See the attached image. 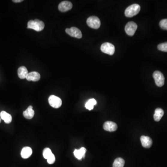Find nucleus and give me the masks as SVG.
I'll use <instances>...</instances> for the list:
<instances>
[{
	"instance_id": "1",
	"label": "nucleus",
	"mask_w": 167,
	"mask_h": 167,
	"mask_svg": "<svg viewBox=\"0 0 167 167\" xmlns=\"http://www.w3.org/2000/svg\"><path fill=\"white\" fill-rule=\"evenodd\" d=\"M45 27L44 23L39 19L30 20L28 22V28L32 29L37 32L42 31Z\"/></svg>"
},
{
	"instance_id": "2",
	"label": "nucleus",
	"mask_w": 167,
	"mask_h": 167,
	"mask_svg": "<svg viewBox=\"0 0 167 167\" xmlns=\"http://www.w3.org/2000/svg\"><path fill=\"white\" fill-rule=\"evenodd\" d=\"M140 6L139 4H132L125 9L124 13L127 17H132L137 15L140 11Z\"/></svg>"
},
{
	"instance_id": "3",
	"label": "nucleus",
	"mask_w": 167,
	"mask_h": 167,
	"mask_svg": "<svg viewBox=\"0 0 167 167\" xmlns=\"http://www.w3.org/2000/svg\"><path fill=\"white\" fill-rule=\"evenodd\" d=\"M86 22L87 25L91 28L98 29L100 27L101 22L100 19L95 16H91L88 18Z\"/></svg>"
},
{
	"instance_id": "4",
	"label": "nucleus",
	"mask_w": 167,
	"mask_h": 167,
	"mask_svg": "<svg viewBox=\"0 0 167 167\" xmlns=\"http://www.w3.org/2000/svg\"><path fill=\"white\" fill-rule=\"evenodd\" d=\"M100 49L102 52L110 55H112L115 52V46L109 42L103 43L101 46Z\"/></svg>"
},
{
	"instance_id": "5",
	"label": "nucleus",
	"mask_w": 167,
	"mask_h": 167,
	"mask_svg": "<svg viewBox=\"0 0 167 167\" xmlns=\"http://www.w3.org/2000/svg\"><path fill=\"white\" fill-rule=\"evenodd\" d=\"M153 77L157 86L162 87L164 84V78L163 74L158 71H156L153 73Z\"/></svg>"
},
{
	"instance_id": "6",
	"label": "nucleus",
	"mask_w": 167,
	"mask_h": 167,
	"mask_svg": "<svg viewBox=\"0 0 167 167\" xmlns=\"http://www.w3.org/2000/svg\"><path fill=\"white\" fill-rule=\"evenodd\" d=\"M137 28V25L135 22H130L127 23L125 27L126 34L129 36H133Z\"/></svg>"
},
{
	"instance_id": "7",
	"label": "nucleus",
	"mask_w": 167,
	"mask_h": 167,
	"mask_svg": "<svg viewBox=\"0 0 167 167\" xmlns=\"http://www.w3.org/2000/svg\"><path fill=\"white\" fill-rule=\"evenodd\" d=\"M66 32L72 37H75L78 39H81L82 37V34L79 29L75 27H72L70 28H67Z\"/></svg>"
},
{
	"instance_id": "8",
	"label": "nucleus",
	"mask_w": 167,
	"mask_h": 167,
	"mask_svg": "<svg viewBox=\"0 0 167 167\" xmlns=\"http://www.w3.org/2000/svg\"><path fill=\"white\" fill-rule=\"evenodd\" d=\"M48 102L52 107L58 108L61 106L62 100L60 97L55 95H51L48 99Z\"/></svg>"
},
{
	"instance_id": "9",
	"label": "nucleus",
	"mask_w": 167,
	"mask_h": 167,
	"mask_svg": "<svg viewBox=\"0 0 167 167\" xmlns=\"http://www.w3.org/2000/svg\"><path fill=\"white\" fill-rule=\"evenodd\" d=\"M73 7V4L71 2L69 1H63L60 3L58 5V8L59 10L62 12L68 11L70 10Z\"/></svg>"
},
{
	"instance_id": "10",
	"label": "nucleus",
	"mask_w": 167,
	"mask_h": 167,
	"mask_svg": "<svg viewBox=\"0 0 167 167\" xmlns=\"http://www.w3.org/2000/svg\"><path fill=\"white\" fill-rule=\"evenodd\" d=\"M103 128L105 130L109 132H113L117 130L118 125L114 122L112 121H107L104 124Z\"/></svg>"
},
{
	"instance_id": "11",
	"label": "nucleus",
	"mask_w": 167,
	"mask_h": 167,
	"mask_svg": "<svg viewBox=\"0 0 167 167\" xmlns=\"http://www.w3.org/2000/svg\"><path fill=\"white\" fill-rule=\"evenodd\" d=\"M142 145L144 148H150L152 145V140L149 136H142L140 138Z\"/></svg>"
},
{
	"instance_id": "12",
	"label": "nucleus",
	"mask_w": 167,
	"mask_h": 167,
	"mask_svg": "<svg viewBox=\"0 0 167 167\" xmlns=\"http://www.w3.org/2000/svg\"><path fill=\"white\" fill-rule=\"evenodd\" d=\"M40 79V75L38 72H32L28 73L26 77V79L28 81H38Z\"/></svg>"
},
{
	"instance_id": "13",
	"label": "nucleus",
	"mask_w": 167,
	"mask_h": 167,
	"mask_svg": "<svg viewBox=\"0 0 167 167\" xmlns=\"http://www.w3.org/2000/svg\"><path fill=\"white\" fill-rule=\"evenodd\" d=\"M32 154V150L30 147H25L22 149L21 151V157L23 159H27L29 158Z\"/></svg>"
},
{
	"instance_id": "14",
	"label": "nucleus",
	"mask_w": 167,
	"mask_h": 167,
	"mask_svg": "<svg viewBox=\"0 0 167 167\" xmlns=\"http://www.w3.org/2000/svg\"><path fill=\"white\" fill-rule=\"evenodd\" d=\"M86 151V150L85 148L82 147L79 150L75 149L73 153H74V156L77 159L81 160L83 157H85Z\"/></svg>"
},
{
	"instance_id": "15",
	"label": "nucleus",
	"mask_w": 167,
	"mask_h": 167,
	"mask_svg": "<svg viewBox=\"0 0 167 167\" xmlns=\"http://www.w3.org/2000/svg\"><path fill=\"white\" fill-rule=\"evenodd\" d=\"M28 74V72L26 67L22 66L19 68L18 70V75L20 79H26Z\"/></svg>"
},
{
	"instance_id": "16",
	"label": "nucleus",
	"mask_w": 167,
	"mask_h": 167,
	"mask_svg": "<svg viewBox=\"0 0 167 167\" xmlns=\"http://www.w3.org/2000/svg\"><path fill=\"white\" fill-rule=\"evenodd\" d=\"M34 115V112L32 106H29L27 110L23 112L24 118L28 119H32Z\"/></svg>"
},
{
	"instance_id": "17",
	"label": "nucleus",
	"mask_w": 167,
	"mask_h": 167,
	"mask_svg": "<svg viewBox=\"0 0 167 167\" xmlns=\"http://www.w3.org/2000/svg\"><path fill=\"white\" fill-rule=\"evenodd\" d=\"M0 116L1 117V119L4 120L5 123L7 124L10 123L12 120L11 115L8 114L5 111H2L0 113Z\"/></svg>"
},
{
	"instance_id": "18",
	"label": "nucleus",
	"mask_w": 167,
	"mask_h": 167,
	"mask_svg": "<svg viewBox=\"0 0 167 167\" xmlns=\"http://www.w3.org/2000/svg\"><path fill=\"white\" fill-rule=\"evenodd\" d=\"M164 115V112L161 108H157L155 111L154 115V120L158 122L161 120L163 116Z\"/></svg>"
},
{
	"instance_id": "19",
	"label": "nucleus",
	"mask_w": 167,
	"mask_h": 167,
	"mask_svg": "<svg viewBox=\"0 0 167 167\" xmlns=\"http://www.w3.org/2000/svg\"><path fill=\"white\" fill-rule=\"evenodd\" d=\"M125 161L122 158H118L115 159L113 163V167H124Z\"/></svg>"
},
{
	"instance_id": "20",
	"label": "nucleus",
	"mask_w": 167,
	"mask_h": 167,
	"mask_svg": "<svg viewBox=\"0 0 167 167\" xmlns=\"http://www.w3.org/2000/svg\"><path fill=\"white\" fill-rule=\"evenodd\" d=\"M96 104L97 101L95 99H90V100L86 103V104H85V107L86 109L91 111V110H92V109H93L94 106L96 105Z\"/></svg>"
},
{
	"instance_id": "21",
	"label": "nucleus",
	"mask_w": 167,
	"mask_h": 167,
	"mask_svg": "<svg viewBox=\"0 0 167 167\" xmlns=\"http://www.w3.org/2000/svg\"><path fill=\"white\" fill-rule=\"evenodd\" d=\"M52 154V152L49 148H45L43 151V157L46 159H48Z\"/></svg>"
},
{
	"instance_id": "22",
	"label": "nucleus",
	"mask_w": 167,
	"mask_h": 167,
	"mask_svg": "<svg viewBox=\"0 0 167 167\" xmlns=\"http://www.w3.org/2000/svg\"><path fill=\"white\" fill-rule=\"evenodd\" d=\"M158 49L161 51L167 52V42L161 43L157 46Z\"/></svg>"
},
{
	"instance_id": "23",
	"label": "nucleus",
	"mask_w": 167,
	"mask_h": 167,
	"mask_svg": "<svg viewBox=\"0 0 167 167\" xmlns=\"http://www.w3.org/2000/svg\"><path fill=\"white\" fill-rule=\"evenodd\" d=\"M159 25L162 29L167 30V19L161 20L159 23Z\"/></svg>"
},
{
	"instance_id": "24",
	"label": "nucleus",
	"mask_w": 167,
	"mask_h": 167,
	"mask_svg": "<svg viewBox=\"0 0 167 167\" xmlns=\"http://www.w3.org/2000/svg\"><path fill=\"white\" fill-rule=\"evenodd\" d=\"M47 161L49 164H53L55 161V155L53 154H52L51 156L47 159Z\"/></svg>"
},
{
	"instance_id": "25",
	"label": "nucleus",
	"mask_w": 167,
	"mask_h": 167,
	"mask_svg": "<svg viewBox=\"0 0 167 167\" xmlns=\"http://www.w3.org/2000/svg\"><path fill=\"white\" fill-rule=\"evenodd\" d=\"M14 2H21L22 1H23V0H14V1H13Z\"/></svg>"
},
{
	"instance_id": "26",
	"label": "nucleus",
	"mask_w": 167,
	"mask_h": 167,
	"mask_svg": "<svg viewBox=\"0 0 167 167\" xmlns=\"http://www.w3.org/2000/svg\"><path fill=\"white\" fill-rule=\"evenodd\" d=\"M1 116H0V123H1Z\"/></svg>"
}]
</instances>
